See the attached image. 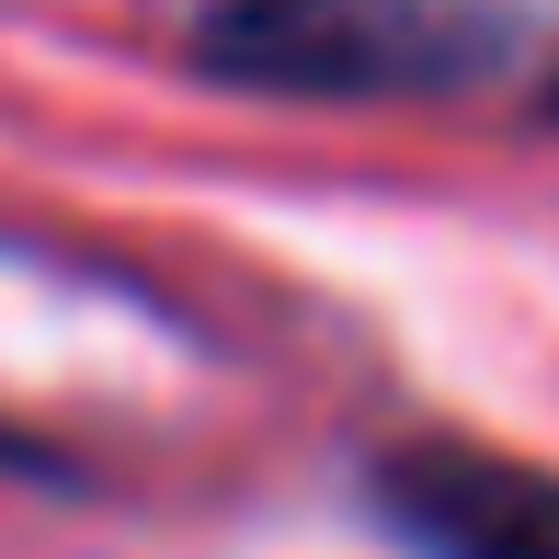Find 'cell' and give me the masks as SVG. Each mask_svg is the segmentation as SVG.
Wrapping results in <instances>:
<instances>
[{
    "label": "cell",
    "instance_id": "6da1fadb",
    "mask_svg": "<svg viewBox=\"0 0 559 559\" xmlns=\"http://www.w3.org/2000/svg\"><path fill=\"white\" fill-rule=\"evenodd\" d=\"M479 58V23L445 0H217L206 69L251 92H400L456 81Z\"/></svg>",
    "mask_w": 559,
    "mask_h": 559
},
{
    "label": "cell",
    "instance_id": "3957f363",
    "mask_svg": "<svg viewBox=\"0 0 559 559\" xmlns=\"http://www.w3.org/2000/svg\"><path fill=\"white\" fill-rule=\"evenodd\" d=\"M548 115H559V92H548Z\"/></svg>",
    "mask_w": 559,
    "mask_h": 559
},
{
    "label": "cell",
    "instance_id": "7a4b0ae2",
    "mask_svg": "<svg viewBox=\"0 0 559 559\" xmlns=\"http://www.w3.org/2000/svg\"><path fill=\"white\" fill-rule=\"evenodd\" d=\"M377 525L423 559H559V479L491 445H400L377 456Z\"/></svg>",
    "mask_w": 559,
    "mask_h": 559
}]
</instances>
